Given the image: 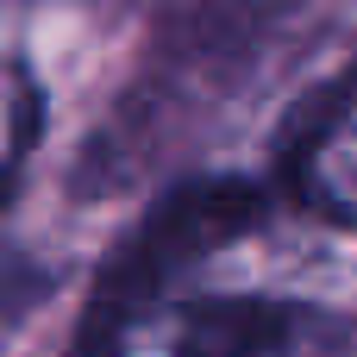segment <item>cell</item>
I'll list each match as a JSON object with an SVG mask.
<instances>
[{"label": "cell", "instance_id": "cell-1", "mask_svg": "<svg viewBox=\"0 0 357 357\" xmlns=\"http://www.w3.org/2000/svg\"><path fill=\"white\" fill-rule=\"evenodd\" d=\"M307 6L314 0H163L144 69L82 144L75 195L132 188L182 138L213 126L301 38Z\"/></svg>", "mask_w": 357, "mask_h": 357}, {"label": "cell", "instance_id": "cell-2", "mask_svg": "<svg viewBox=\"0 0 357 357\" xmlns=\"http://www.w3.org/2000/svg\"><path fill=\"white\" fill-rule=\"evenodd\" d=\"M264 220V188L251 176H188L126 232L113 264L94 282V301L75 326L69 357H119V345L163 307V295L201 270L226 238Z\"/></svg>", "mask_w": 357, "mask_h": 357}, {"label": "cell", "instance_id": "cell-3", "mask_svg": "<svg viewBox=\"0 0 357 357\" xmlns=\"http://www.w3.org/2000/svg\"><path fill=\"white\" fill-rule=\"evenodd\" d=\"M301 314L270 295H207L182 314L176 357H282Z\"/></svg>", "mask_w": 357, "mask_h": 357}, {"label": "cell", "instance_id": "cell-4", "mask_svg": "<svg viewBox=\"0 0 357 357\" xmlns=\"http://www.w3.org/2000/svg\"><path fill=\"white\" fill-rule=\"evenodd\" d=\"M351 119H357V56L333 75V82H320V88L295 107V119L282 126V144H276V169H282V182L301 188V195H314L320 151H326Z\"/></svg>", "mask_w": 357, "mask_h": 357}, {"label": "cell", "instance_id": "cell-5", "mask_svg": "<svg viewBox=\"0 0 357 357\" xmlns=\"http://www.w3.org/2000/svg\"><path fill=\"white\" fill-rule=\"evenodd\" d=\"M38 119H44L38 82H31L25 63H13V75H6V188H19V169H25V157H31Z\"/></svg>", "mask_w": 357, "mask_h": 357}]
</instances>
